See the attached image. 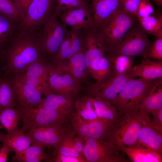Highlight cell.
Here are the masks:
<instances>
[{
	"label": "cell",
	"instance_id": "cell-1",
	"mask_svg": "<svg viewBox=\"0 0 162 162\" xmlns=\"http://www.w3.org/2000/svg\"><path fill=\"white\" fill-rule=\"evenodd\" d=\"M38 31H25L18 26L6 43L8 44L4 52L8 72L12 75L23 73L42 56Z\"/></svg>",
	"mask_w": 162,
	"mask_h": 162
},
{
	"label": "cell",
	"instance_id": "cell-2",
	"mask_svg": "<svg viewBox=\"0 0 162 162\" xmlns=\"http://www.w3.org/2000/svg\"><path fill=\"white\" fill-rule=\"evenodd\" d=\"M21 115L22 130L28 133L38 128L65 125L70 121L73 113L34 107L17 104Z\"/></svg>",
	"mask_w": 162,
	"mask_h": 162
},
{
	"label": "cell",
	"instance_id": "cell-3",
	"mask_svg": "<svg viewBox=\"0 0 162 162\" xmlns=\"http://www.w3.org/2000/svg\"><path fill=\"white\" fill-rule=\"evenodd\" d=\"M154 80L135 77L126 83L116 98L110 102L121 117L132 115L136 112Z\"/></svg>",
	"mask_w": 162,
	"mask_h": 162
},
{
	"label": "cell",
	"instance_id": "cell-4",
	"mask_svg": "<svg viewBox=\"0 0 162 162\" xmlns=\"http://www.w3.org/2000/svg\"><path fill=\"white\" fill-rule=\"evenodd\" d=\"M138 22L137 17L123 8L105 19L97 28L107 50L119 43L128 31Z\"/></svg>",
	"mask_w": 162,
	"mask_h": 162
},
{
	"label": "cell",
	"instance_id": "cell-5",
	"mask_svg": "<svg viewBox=\"0 0 162 162\" xmlns=\"http://www.w3.org/2000/svg\"><path fill=\"white\" fill-rule=\"evenodd\" d=\"M68 31L54 13L48 17L38 33L43 58L53 60Z\"/></svg>",
	"mask_w": 162,
	"mask_h": 162
},
{
	"label": "cell",
	"instance_id": "cell-6",
	"mask_svg": "<svg viewBox=\"0 0 162 162\" xmlns=\"http://www.w3.org/2000/svg\"><path fill=\"white\" fill-rule=\"evenodd\" d=\"M152 44L147 34L138 22L128 31L119 43L108 50L106 53L134 58L141 56L145 58L148 57V52Z\"/></svg>",
	"mask_w": 162,
	"mask_h": 162
},
{
	"label": "cell",
	"instance_id": "cell-7",
	"mask_svg": "<svg viewBox=\"0 0 162 162\" xmlns=\"http://www.w3.org/2000/svg\"><path fill=\"white\" fill-rule=\"evenodd\" d=\"M148 122L134 114L122 117L106 140L118 149L124 146L134 147L142 128Z\"/></svg>",
	"mask_w": 162,
	"mask_h": 162
},
{
	"label": "cell",
	"instance_id": "cell-8",
	"mask_svg": "<svg viewBox=\"0 0 162 162\" xmlns=\"http://www.w3.org/2000/svg\"><path fill=\"white\" fill-rule=\"evenodd\" d=\"M84 156L86 162H125L122 152L106 140L85 138Z\"/></svg>",
	"mask_w": 162,
	"mask_h": 162
},
{
	"label": "cell",
	"instance_id": "cell-9",
	"mask_svg": "<svg viewBox=\"0 0 162 162\" xmlns=\"http://www.w3.org/2000/svg\"><path fill=\"white\" fill-rule=\"evenodd\" d=\"M67 63L52 64L49 72V87L52 93L75 97L83 88L69 72Z\"/></svg>",
	"mask_w": 162,
	"mask_h": 162
},
{
	"label": "cell",
	"instance_id": "cell-10",
	"mask_svg": "<svg viewBox=\"0 0 162 162\" xmlns=\"http://www.w3.org/2000/svg\"><path fill=\"white\" fill-rule=\"evenodd\" d=\"M131 78L129 73L119 75L112 74L102 80L89 83L86 88L88 95V96L98 98L110 102L114 100L126 83Z\"/></svg>",
	"mask_w": 162,
	"mask_h": 162
},
{
	"label": "cell",
	"instance_id": "cell-11",
	"mask_svg": "<svg viewBox=\"0 0 162 162\" xmlns=\"http://www.w3.org/2000/svg\"><path fill=\"white\" fill-rule=\"evenodd\" d=\"M55 4V0H34L19 28L29 32L39 30L48 17L54 13Z\"/></svg>",
	"mask_w": 162,
	"mask_h": 162
},
{
	"label": "cell",
	"instance_id": "cell-12",
	"mask_svg": "<svg viewBox=\"0 0 162 162\" xmlns=\"http://www.w3.org/2000/svg\"><path fill=\"white\" fill-rule=\"evenodd\" d=\"M70 122L76 135L85 138L106 140L116 124L98 118L88 122L82 121L74 113Z\"/></svg>",
	"mask_w": 162,
	"mask_h": 162
},
{
	"label": "cell",
	"instance_id": "cell-13",
	"mask_svg": "<svg viewBox=\"0 0 162 162\" xmlns=\"http://www.w3.org/2000/svg\"><path fill=\"white\" fill-rule=\"evenodd\" d=\"M52 65L48 64L42 56L30 66L24 72L17 74L42 95L46 96L52 93L49 87L48 78L49 71Z\"/></svg>",
	"mask_w": 162,
	"mask_h": 162
},
{
	"label": "cell",
	"instance_id": "cell-14",
	"mask_svg": "<svg viewBox=\"0 0 162 162\" xmlns=\"http://www.w3.org/2000/svg\"><path fill=\"white\" fill-rule=\"evenodd\" d=\"M83 47L88 72L107 51L104 40L95 26L83 31Z\"/></svg>",
	"mask_w": 162,
	"mask_h": 162
},
{
	"label": "cell",
	"instance_id": "cell-15",
	"mask_svg": "<svg viewBox=\"0 0 162 162\" xmlns=\"http://www.w3.org/2000/svg\"><path fill=\"white\" fill-rule=\"evenodd\" d=\"M162 108V77L153 80L138 109L133 114L148 122L151 112Z\"/></svg>",
	"mask_w": 162,
	"mask_h": 162
},
{
	"label": "cell",
	"instance_id": "cell-16",
	"mask_svg": "<svg viewBox=\"0 0 162 162\" xmlns=\"http://www.w3.org/2000/svg\"><path fill=\"white\" fill-rule=\"evenodd\" d=\"M10 80L17 104L38 107L43 100L39 92L28 85L19 74H13Z\"/></svg>",
	"mask_w": 162,
	"mask_h": 162
},
{
	"label": "cell",
	"instance_id": "cell-17",
	"mask_svg": "<svg viewBox=\"0 0 162 162\" xmlns=\"http://www.w3.org/2000/svg\"><path fill=\"white\" fill-rule=\"evenodd\" d=\"M68 129L66 125L41 127L34 129L28 133L32 139V144L50 148L58 144Z\"/></svg>",
	"mask_w": 162,
	"mask_h": 162
},
{
	"label": "cell",
	"instance_id": "cell-18",
	"mask_svg": "<svg viewBox=\"0 0 162 162\" xmlns=\"http://www.w3.org/2000/svg\"><path fill=\"white\" fill-rule=\"evenodd\" d=\"M92 7L62 12L58 16L60 22L75 31L86 30L95 26L93 22Z\"/></svg>",
	"mask_w": 162,
	"mask_h": 162
},
{
	"label": "cell",
	"instance_id": "cell-19",
	"mask_svg": "<svg viewBox=\"0 0 162 162\" xmlns=\"http://www.w3.org/2000/svg\"><path fill=\"white\" fill-rule=\"evenodd\" d=\"M143 147L162 154V133L146 124L142 128L134 147Z\"/></svg>",
	"mask_w": 162,
	"mask_h": 162
},
{
	"label": "cell",
	"instance_id": "cell-20",
	"mask_svg": "<svg viewBox=\"0 0 162 162\" xmlns=\"http://www.w3.org/2000/svg\"><path fill=\"white\" fill-rule=\"evenodd\" d=\"M0 142L16 153L31 145L33 141L28 134L20 129L7 134L0 133Z\"/></svg>",
	"mask_w": 162,
	"mask_h": 162
},
{
	"label": "cell",
	"instance_id": "cell-21",
	"mask_svg": "<svg viewBox=\"0 0 162 162\" xmlns=\"http://www.w3.org/2000/svg\"><path fill=\"white\" fill-rule=\"evenodd\" d=\"M75 100V97L51 93L43 99L38 107L72 113Z\"/></svg>",
	"mask_w": 162,
	"mask_h": 162
},
{
	"label": "cell",
	"instance_id": "cell-22",
	"mask_svg": "<svg viewBox=\"0 0 162 162\" xmlns=\"http://www.w3.org/2000/svg\"><path fill=\"white\" fill-rule=\"evenodd\" d=\"M132 78L139 77L148 80L162 77V61L143 58L141 64L132 67L129 73Z\"/></svg>",
	"mask_w": 162,
	"mask_h": 162
},
{
	"label": "cell",
	"instance_id": "cell-23",
	"mask_svg": "<svg viewBox=\"0 0 162 162\" xmlns=\"http://www.w3.org/2000/svg\"><path fill=\"white\" fill-rule=\"evenodd\" d=\"M91 0L92 1L93 22L97 28L112 14L123 8L120 0Z\"/></svg>",
	"mask_w": 162,
	"mask_h": 162
},
{
	"label": "cell",
	"instance_id": "cell-24",
	"mask_svg": "<svg viewBox=\"0 0 162 162\" xmlns=\"http://www.w3.org/2000/svg\"><path fill=\"white\" fill-rule=\"evenodd\" d=\"M119 149L134 162H162V155L143 147L124 146Z\"/></svg>",
	"mask_w": 162,
	"mask_h": 162
},
{
	"label": "cell",
	"instance_id": "cell-25",
	"mask_svg": "<svg viewBox=\"0 0 162 162\" xmlns=\"http://www.w3.org/2000/svg\"><path fill=\"white\" fill-rule=\"evenodd\" d=\"M89 98L98 118L114 124L119 121L121 117L116 109L109 102L98 98Z\"/></svg>",
	"mask_w": 162,
	"mask_h": 162
},
{
	"label": "cell",
	"instance_id": "cell-26",
	"mask_svg": "<svg viewBox=\"0 0 162 162\" xmlns=\"http://www.w3.org/2000/svg\"><path fill=\"white\" fill-rule=\"evenodd\" d=\"M68 70L76 81L80 84L88 72L83 47L78 53L68 60L67 63Z\"/></svg>",
	"mask_w": 162,
	"mask_h": 162
},
{
	"label": "cell",
	"instance_id": "cell-27",
	"mask_svg": "<svg viewBox=\"0 0 162 162\" xmlns=\"http://www.w3.org/2000/svg\"><path fill=\"white\" fill-rule=\"evenodd\" d=\"M14 162H39L48 159L49 157L44 151V148L35 144H32L24 150L12 156Z\"/></svg>",
	"mask_w": 162,
	"mask_h": 162
},
{
	"label": "cell",
	"instance_id": "cell-28",
	"mask_svg": "<svg viewBox=\"0 0 162 162\" xmlns=\"http://www.w3.org/2000/svg\"><path fill=\"white\" fill-rule=\"evenodd\" d=\"M104 56L110 63L112 74L119 75L128 74L131 70L134 58L123 55H116L106 53Z\"/></svg>",
	"mask_w": 162,
	"mask_h": 162
},
{
	"label": "cell",
	"instance_id": "cell-29",
	"mask_svg": "<svg viewBox=\"0 0 162 162\" xmlns=\"http://www.w3.org/2000/svg\"><path fill=\"white\" fill-rule=\"evenodd\" d=\"M21 119V113L16 107H8L0 110V123L8 133L20 129Z\"/></svg>",
	"mask_w": 162,
	"mask_h": 162
},
{
	"label": "cell",
	"instance_id": "cell-30",
	"mask_svg": "<svg viewBox=\"0 0 162 162\" xmlns=\"http://www.w3.org/2000/svg\"><path fill=\"white\" fill-rule=\"evenodd\" d=\"M75 107L76 111L75 113L84 122H88L98 118L88 96L76 99Z\"/></svg>",
	"mask_w": 162,
	"mask_h": 162
},
{
	"label": "cell",
	"instance_id": "cell-31",
	"mask_svg": "<svg viewBox=\"0 0 162 162\" xmlns=\"http://www.w3.org/2000/svg\"><path fill=\"white\" fill-rule=\"evenodd\" d=\"M17 106L10 80L0 78V110Z\"/></svg>",
	"mask_w": 162,
	"mask_h": 162
},
{
	"label": "cell",
	"instance_id": "cell-32",
	"mask_svg": "<svg viewBox=\"0 0 162 162\" xmlns=\"http://www.w3.org/2000/svg\"><path fill=\"white\" fill-rule=\"evenodd\" d=\"M142 29L147 34L158 37L162 36V15L158 14L157 17L151 16L137 17Z\"/></svg>",
	"mask_w": 162,
	"mask_h": 162
},
{
	"label": "cell",
	"instance_id": "cell-33",
	"mask_svg": "<svg viewBox=\"0 0 162 162\" xmlns=\"http://www.w3.org/2000/svg\"><path fill=\"white\" fill-rule=\"evenodd\" d=\"M73 134V132L71 128H69L60 141L54 147L53 156L56 154H61L82 158L74 149L73 146L72 142Z\"/></svg>",
	"mask_w": 162,
	"mask_h": 162
},
{
	"label": "cell",
	"instance_id": "cell-34",
	"mask_svg": "<svg viewBox=\"0 0 162 162\" xmlns=\"http://www.w3.org/2000/svg\"><path fill=\"white\" fill-rule=\"evenodd\" d=\"M20 23L0 13V49L12 36Z\"/></svg>",
	"mask_w": 162,
	"mask_h": 162
},
{
	"label": "cell",
	"instance_id": "cell-35",
	"mask_svg": "<svg viewBox=\"0 0 162 162\" xmlns=\"http://www.w3.org/2000/svg\"><path fill=\"white\" fill-rule=\"evenodd\" d=\"M111 64L104 55L92 67L89 71L92 77L97 80H101L112 74Z\"/></svg>",
	"mask_w": 162,
	"mask_h": 162
},
{
	"label": "cell",
	"instance_id": "cell-36",
	"mask_svg": "<svg viewBox=\"0 0 162 162\" xmlns=\"http://www.w3.org/2000/svg\"><path fill=\"white\" fill-rule=\"evenodd\" d=\"M0 13L20 23L23 19L14 0H0Z\"/></svg>",
	"mask_w": 162,
	"mask_h": 162
},
{
	"label": "cell",
	"instance_id": "cell-37",
	"mask_svg": "<svg viewBox=\"0 0 162 162\" xmlns=\"http://www.w3.org/2000/svg\"><path fill=\"white\" fill-rule=\"evenodd\" d=\"M70 44L69 30L68 33L62 42L53 60L54 66L67 63L73 56Z\"/></svg>",
	"mask_w": 162,
	"mask_h": 162
},
{
	"label": "cell",
	"instance_id": "cell-38",
	"mask_svg": "<svg viewBox=\"0 0 162 162\" xmlns=\"http://www.w3.org/2000/svg\"><path fill=\"white\" fill-rule=\"evenodd\" d=\"M88 7V2L83 0H55L54 13L58 16L62 12Z\"/></svg>",
	"mask_w": 162,
	"mask_h": 162
},
{
	"label": "cell",
	"instance_id": "cell-39",
	"mask_svg": "<svg viewBox=\"0 0 162 162\" xmlns=\"http://www.w3.org/2000/svg\"><path fill=\"white\" fill-rule=\"evenodd\" d=\"M83 31L69 30L70 46L74 55L79 52L83 48Z\"/></svg>",
	"mask_w": 162,
	"mask_h": 162
},
{
	"label": "cell",
	"instance_id": "cell-40",
	"mask_svg": "<svg viewBox=\"0 0 162 162\" xmlns=\"http://www.w3.org/2000/svg\"><path fill=\"white\" fill-rule=\"evenodd\" d=\"M157 37L149 49L148 56L150 58L162 61V36Z\"/></svg>",
	"mask_w": 162,
	"mask_h": 162
},
{
	"label": "cell",
	"instance_id": "cell-41",
	"mask_svg": "<svg viewBox=\"0 0 162 162\" xmlns=\"http://www.w3.org/2000/svg\"><path fill=\"white\" fill-rule=\"evenodd\" d=\"M137 14V17L154 16V9L150 0H141Z\"/></svg>",
	"mask_w": 162,
	"mask_h": 162
},
{
	"label": "cell",
	"instance_id": "cell-42",
	"mask_svg": "<svg viewBox=\"0 0 162 162\" xmlns=\"http://www.w3.org/2000/svg\"><path fill=\"white\" fill-rule=\"evenodd\" d=\"M141 0H120L121 4L127 12L137 17L138 10Z\"/></svg>",
	"mask_w": 162,
	"mask_h": 162
},
{
	"label": "cell",
	"instance_id": "cell-43",
	"mask_svg": "<svg viewBox=\"0 0 162 162\" xmlns=\"http://www.w3.org/2000/svg\"><path fill=\"white\" fill-rule=\"evenodd\" d=\"M151 114L153 116L152 120L150 119L149 125L151 127L162 133V108L152 111Z\"/></svg>",
	"mask_w": 162,
	"mask_h": 162
},
{
	"label": "cell",
	"instance_id": "cell-44",
	"mask_svg": "<svg viewBox=\"0 0 162 162\" xmlns=\"http://www.w3.org/2000/svg\"><path fill=\"white\" fill-rule=\"evenodd\" d=\"M54 162H86V160L82 157H77L61 154H56L48 160Z\"/></svg>",
	"mask_w": 162,
	"mask_h": 162
},
{
	"label": "cell",
	"instance_id": "cell-45",
	"mask_svg": "<svg viewBox=\"0 0 162 162\" xmlns=\"http://www.w3.org/2000/svg\"><path fill=\"white\" fill-rule=\"evenodd\" d=\"M72 142L74 149L82 157L85 159L84 156V148L85 143V138L76 135L73 133Z\"/></svg>",
	"mask_w": 162,
	"mask_h": 162
},
{
	"label": "cell",
	"instance_id": "cell-46",
	"mask_svg": "<svg viewBox=\"0 0 162 162\" xmlns=\"http://www.w3.org/2000/svg\"><path fill=\"white\" fill-rule=\"evenodd\" d=\"M10 151L6 146L3 145L0 148V162H7Z\"/></svg>",
	"mask_w": 162,
	"mask_h": 162
},
{
	"label": "cell",
	"instance_id": "cell-47",
	"mask_svg": "<svg viewBox=\"0 0 162 162\" xmlns=\"http://www.w3.org/2000/svg\"><path fill=\"white\" fill-rule=\"evenodd\" d=\"M34 0H25L21 7L20 9V10L23 18L26 14L29 5Z\"/></svg>",
	"mask_w": 162,
	"mask_h": 162
},
{
	"label": "cell",
	"instance_id": "cell-48",
	"mask_svg": "<svg viewBox=\"0 0 162 162\" xmlns=\"http://www.w3.org/2000/svg\"><path fill=\"white\" fill-rule=\"evenodd\" d=\"M14 1L20 10V9L25 0H14Z\"/></svg>",
	"mask_w": 162,
	"mask_h": 162
},
{
	"label": "cell",
	"instance_id": "cell-49",
	"mask_svg": "<svg viewBox=\"0 0 162 162\" xmlns=\"http://www.w3.org/2000/svg\"><path fill=\"white\" fill-rule=\"evenodd\" d=\"M154 1L156 4L160 7L162 6V0H150Z\"/></svg>",
	"mask_w": 162,
	"mask_h": 162
},
{
	"label": "cell",
	"instance_id": "cell-50",
	"mask_svg": "<svg viewBox=\"0 0 162 162\" xmlns=\"http://www.w3.org/2000/svg\"><path fill=\"white\" fill-rule=\"evenodd\" d=\"M84 0V1L88 2V1H89V0Z\"/></svg>",
	"mask_w": 162,
	"mask_h": 162
},
{
	"label": "cell",
	"instance_id": "cell-51",
	"mask_svg": "<svg viewBox=\"0 0 162 162\" xmlns=\"http://www.w3.org/2000/svg\"><path fill=\"white\" fill-rule=\"evenodd\" d=\"M2 146V145L1 144V142H0V148H1Z\"/></svg>",
	"mask_w": 162,
	"mask_h": 162
},
{
	"label": "cell",
	"instance_id": "cell-52",
	"mask_svg": "<svg viewBox=\"0 0 162 162\" xmlns=\"http://www.w3.org/2000/svg\"><path fill=\"white\" fill-rule=\"evenodd\" d=\"M0 76H1V75H0Z\"/></svg>",
	"mask_w": 162,
	"mask_h": 162
}]
</instances>
